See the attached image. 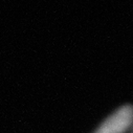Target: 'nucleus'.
<instances>
[{"label": "nucleus", "mask_w": 133, "mask_h": 133, "mask_svg": "<svg viewBox=\"0 0 133 133\" xmlns=\"http://www.w3.org/2000/svg\"><path fill=\"white\" fill-rule=\"evenodd\" d=\"M133 124V107L123 106L109 115L93 133H126Z\"/></svg>", "instance_id": "1"}]
</instances>
